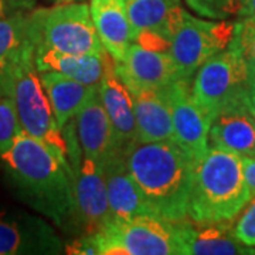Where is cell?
<instances>
[{
    "instance_id": "obj_1",
    "label": "cell",
    "mask_w": 255,
    "mask_h": 255,
    "mask_svg": "<svg viewBox=\"0 0 255 255\" xmlns=\"http://www.w3.org/2000/svg\"><path fill=\"white\" fill-rule=\"evenodd\" d=\"M16 196L60 228L78 226L71 163L24 130L0 156Z\"/></svg>"
},
{
    "instance_id": "obj_2",
    "label": "cell",
    "mask_w": 255,
    "mask_h": 255,
    "mask_svg": "<svg viewBox=\"0 0 255 255\" xmlns=\"http://www.w3.org/2000/svg\"><path fill=\"white\" fill-rule=\"evenodd\" d=\"M129 172L152 214L177 223L187 219L194 160L173 139L125 149Z\"/></svg>"
},
{
    "instance_id": "obj_3",
    "label": "cell",
    "mask_w": 255,
    "mask_h": 255,
    "mask_svg": "<svg viewBox=\"0 0 255 255\" xmlns=\"http://www.w3.org/2000/svg\"><path fill=\"white\" fill-rule=\"evenodd\" d=\"M253 199L246 182L243 157L216 147L194 162L187 219L196 224L236 220Z\"/></svg>"
},
{
    "instance_id": "obj_4",
    "label": "cell",
    "mask_w": 255,
    "mask_h": 255,
    "mask_svg": "<svg viewBox=\"0 0 255 255\" xmlns=\"http://www.w3.org/2000/svg\"><path fill=\"white\" fill-rule=\"evenodd\" d=\"M3 95L13 101L21 129L68 162L63 130L57 125L50 100L36 65V44L30 43L10 73Z\"/></svg>"
},
{
    "instance_id": "obj_5",
    "label": "cell",
    "mask_w": 255,
    "mask_h": 255,
    "mask_svg": "<svg viewBox=\"0 0 255 255\" xmlns=\"http://www.w3.org/2000/svg\"><path fill=\"white\" fill-rule=\"evenodd\" d=\"M234 31L236 23L203 20L183 7L176 10L167 28V51L179 80L190 82L203 64L231 44Z\"/></svg>"
},
{
    "instance_id": "obj_6",
    "label": "cell",
    "mask_w": 255,
    "mask_h": 255,
    "mask_svg": "<svg viewBox=\"0 0 255 255\" xmlns=\"http://www.w3.org/2000/svg\"><path fill=\"white\" fill-rule=\"evenodd\" d=\"M31 18L36 50L47 48L65 54H101L105 51L90 4L84 1H64L50 9H34Z\"/></svg>"
},
{
    "instance_id": "obj_7",
    "label": "cell",
    "mask_w": 255,
    "mask_h": 255,
    "mask_svg": "<svg viewBox=\"0 0 255 255\" xmlns=\"http://www.w3.org/2000/svg\"><path fill=\"white\" fill-rule=\"evenodd\" d=\"M177 223L156 216L114 219L92 237L98 255H179Z\"/></svg>"
},
{
    "instance_id": "obj_8",
    "label": "cell",
    "mask_w": 255,
    "mask_h": 255,
    "mask_svg": "<svg viewBox=\"0 0 255 255\" xmlns=\"http://www.w3.org/2000/svg\"><path fill=\"white\" fill-rule=\"evenodd\" d=\"M191 92L210 122L228 107L250 101L248 73L237 48L230 44L203 64L194 75Z\"/></svg>"
},
{
    "instance_id": "obj_9",
    "label": "cell",
    "mask_w": 255,
    "mask_h": 255,
    "mask_svg": "<svg viewBox=\"0 0 255 255\" xmlns=\"http://www.w3.org/2000/svg\"><path fill=\"white\" fill-rule=\"evenodd\" d=\"M65 246L46 220L24 211H0V255H57Z\"/></svg>"
},
{
    "instance_id": "obj_10",
    "label": "cell",
    "mask_w": 255,
    "mask_h": 255,
    "mask_svg": "<svg viewBox=\"0 0 255 255\" xmlns=\"http://www.w3.org/2000/svg\"><path fill=\"white\" fill-rule=\"evenodd\" d=\"M77 203L78 228L84 234H95L114 220L102 164L82 156L71 166Z\"/></svg>"
},
{
    "instance_id": "obj_11",
    "label": "cell",
    "mask_w": 255,
    "mask_h": 255,
    "mask_svg": "<svg viewBox=\"0 0 255 255\" xmlns=\"http://www.w3.org/2000/svg\"><path fill=\"white\" fill-rule=\"evenodd\" d=\"M170 105L173 119V140L196 162L209 150L210 119L193 97L190 82L174 81L162 90Z\"/></svg>"
},
{
    "instance_id": "obj_12",
    "label": "cell",
    "mask_w": 255,
    "mask_h": 255,
    "mask_svg": "<svg viewBox=\"0 0 255 255\" xmlns=\"http://www.w3.org/2000/svg\"><path fill=\"white\" fill-rule=\"evenodd\" d=\"M115 71L129 91H162L179 80L173 58L166 48L132 43L122 61H115Z\"/></svg>"
},
{
    "instance_id": "obj_13",
    "label": "cell",
    "mask_w": 255,
    "mask_h": 255,
    "mask_svg": "<svg viewBox=\"0 0 255 255\" xmlns=\"http://www.w3.org/2000/svg\"><path fill=\"white\" fill-rule=\"evenodd\" d=\"M183 255L255 254L254 248L243 244L234 234V220L196 224L182 220L177 223Z\"/></svg>"
},
{
    "instance_id": "obj_14",
    "label": "cell",
    "mask_w": 255,
    "mask_h": 255,
    "mask_svg": "<svg viewBox=\"0 0 255 255\" xmlns=\"http://www.w3.org/2000/svg\"><path fill=\"white\" fill-rule=\"evenodd\" d=\"M209 146L241 157L255 156V115L250 101L234 104L213 119Z\"/></svg>"
},
{
    "instance_id": "obj_15",
    "label": "cell",
    "mask_w": 255,
    "mask_h": 255,
    "mask_svg": "<svg viewBox=\"0 0 255 255\" xmlns=\"http://www.w3.org/2000/svg\"><path fill=\"white\" fill-rule=\"evenodd\" d=\"M102 105L108 114L117 149L125 150L137 142V129L132 95L115 71L112 60L98 87Z\"/></svg>"
},
{
    "instance_id": "obj_16",
    "label": "cell",
    "mask_w": 255,
    "mask_h": 255,
    "mask_svg": "<svg viewBox=\"0 0 255 255\" xmlns=\"http://www.w3.org/2000/svg\"><path fill=\"white\" fill-rule=\"evenodd\" d=\"M101 164L114 219L127 220L136 216H153L128 169L125 150L115 149Z\"/></svg>"
},
{
    "instance_id": "obj_17",
    "label": "cell",
    "mask_w": 255,
    "mask_h": 255,
    "mask_svg": "<svg viewBox=\"0 0 255 255\" xmlns=\"http://www.w3.org/2000/svg\"><path fill=\"white\" fill-rule=\"evenodd\" d=\"M82 156L102 163L117 149L108 114L97 91L74 118Z\"/></svg>"
},
{
    "instance_id": "obj_18",
    "label": "cell",
    "mask_w": 255,
    "mask_h": 255,
    "mask_svg": "<svg viewBox=\"0 0 255 255\" xmlns=\"http://www.w3.org/2000/svg\"><path fill=\"white\" fill-rule=\"evenodd\" d=\"M182 0H127L133 43L167 50L169 23Z\"/></svg>"
},
{
    "instance_id": "obj_19",
    "label": "cell",
    "mask_w": 255,
    "mask_h": 255,
    "mask_svg": "<svg viewBox=\"0 0 255 255\" xmlns=\"http://www.w3.org/2000/svg\"><path fill=\"white\" fill-rule=\"evenodd\" d=\"M90 10L102 46L115 61H122L133 43L127 0H91Z\"/></svg>"
},
{
    "instance_id": "obj_20",
    "label": "cell",
    "mask_w": 255,
    "mask_h": 255,
    "mask_svg": "<svg viewBox=\"0 0 255 255\" xmlns=\"http://www.w3.org/2000/svg\"><path fill=\"white\" fill-rule=\"evenodd\" d=\"M136 118L137 142L149 143L173 139V119L170 105L163 91H129Z\"/></svg>"
},
{
    "instance_id": "obj_21",
    "label": "cell",
    "mask_w": 255,
    "mask_h": 255,
    "mask_svg": "<svg viewBox=\"0 0 255 255\" xmlns=\"http://www.w3.org/2000/svg\"><path fill=\"white\" fill-rule=\"evenodd\" d=\"M114 58L107 50L101 54H65L55 50L37 48L36 65L38 73L58 71L88 87H100L108 65Z\"/></svg>"
},
{
    "instance_id": "obj_22",
    "label": "cell",
    "mask_w": 255,
    "mask_h": 255,
    "mask_svg": "<svg viewBox=\"0 0 255 255\" xmlns=\"http://www.w3.org/2000/svg\"><path fill=\"white\" fill-rule=\"evenodd\" d=\"M40 80L51 104L57 125L61 130L98 91L97 87H88L58 71L40 73Z\"/></svg>"
},
{
    "instance_id": "obj_23",
    "label": "cell",
    "mask_w": 255,
    "mask_h": 255,
    "mask_svg": "<svg viewBox=\"0 0 255 255\" xmlns=\"http://www.w3.org/2000/svg\"><path fill=\"white\" fill-rule=\"evenodd\" d=\"M31 11L0 18V95L20 54L30 43H34Z\"/></svg>"
},
{
    "instance_id": "obj_24",
    "label": "cell",
    "mask_w": 255,
    "mask_h": 255,
    "mask_svg": "<svg viewBox=\"0 0 255 255\" xmlns=\"http://www.w3.org/2000/svg\"><path fill=\"white\" fill-rule=\"evenodd\" d=\"M231 46L237 48L244 60L248 73V82L253 91L255 88V20L240 18V21L236 23V31Z\"/></svg>"
},
{
    "instance_id": "obj_25",
    "label": "cell",
    "mask_w": 255,
    "mask_h": 255,
    "mask_svg": "<svg viewBox=\"0 0 255 255\" xmlns=\"http://www.w3.org/2000/svg\"><path fill=\"white\" fill-rule=\"evenodd\" d=\"M21 130L13 101L6 95H0V156L13 146Z\"/></svg>"
},
{
    "instance_id": "obj_26",
    "label": "cell",
    "mask_w": 255,
    "mask_h": 255,
    "mask_svg": "<svg viewBox=\"0 0 255 255\" xmlns=\"http://www.w3.org/2000/svg\"><path fill=\"white\" fill-rule=\"evenodd\" d=\"M187 6L197 14L211 20H227L238 16L244 0H186Z\"/></svg>"
},
{
    "instance_id": "obj_27",
    "label": "cell",
    "mask_w": 255,
    "mask_h": 255,
    "mask_svg": "<svg viewBox=\"0 0 255 255\" xmlns=\"http://www.w3.org/2000/svg\"><path fill=\"white\" fill-rule=\"evenodd\" d=\"M234 234L243 244L255 248V197L238 214L234 223Z\"/></svg>"
},
{
    "instance_id": "obj_28",
    "label": "cell",
    "mask_w": 255,
    "mask_h": 255,
    "mask_svg": "<svg viewBox=\"0 0 255 255\" xmlns=\"http://www.w3.org/2000/svg\"><path fill=\"white\" fill-rule=\"evenodd\" d=\"M37 0H0V18L27 13L36 7Z\"/></svg>"
},
{
    "instance_id": "obj_29",
    "label": "cell",
    "mask_w": 255,
    "mask_h": 255,
    "mask_svg": "<svg viewBox=\"0 0 255 255\" xmlns=\"http://www.w3.org/2000/svg\"><path fill=\"white\" fill-rule=\"evenodd\" d=\"M243 169H244L246 182L251 191V196L255 197V156L243 157Z\"/></svg>"
},
{
    "instance_id": "obj_30",
    "label": "cell",
    "mask_w": 255,
    "mask_h": 255,
    "mask_svg": "<svg viewBox=\"0 0 255 255\" xmlns=\"http://www.w3.org/2000/svg\"><path fill=\"white\" fill-rule=\"evenodd\" d=\"M238 17L255 20V0H244L243 9L240 11Z\"/></svg>"
},
{
    "instance_id": "obj_31",
    "label": "cell",
    "mask_w": 255,
    "mask_h": 255,
    "mask_svg": "<svg viewBox=\"0 0 255 255\" xmlns=\"http://www.w3.org/2000/svg\"><path fill=\"white\" fill-rule=\"evenodd\" d=\"M250 105H251V111L255 115V88L251 91V95H250Z\"/></svg>"
},
{
    "instance_id": "obj_32",
    "label": "cell",
    "mask_w": 255,
    "mask_h": 255,
    "mask_svg": "<svg viewBox=\"0 0 255 255\" xmlns=\"http://www.w3.org/2000/svg\"><path fill=\"white\" fill-rule=\"evenodd\" d=\"M55 3H64V1H77V0H54Z\"/></svg>"
}]
</instances>
